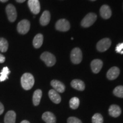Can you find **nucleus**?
<instances>
[{"mask_svg":"<svg viewBox=\"0 0 123 123\" xmlns=\"http://www.w3.org/2000/svg\"><path fill=\"white\" fill-rule=\"evenodd\" d=\"M96 15L95 13H90L86 15L81 22V25L83 27H88L92 26L96 21Z\"/></svg>","mask_w":123,"mask_h":123,"instance_id":"obj_3","label":"nucleus"},{"mask_svg":"<svg viewBox=\"0 0 123 123\" xmlns=\"http://www.w3.org/2000/svg\"><path fill=\"white\" fill-rule=\"evenodd\" d=\"M10 73L7 67H5L0 73V81H4L8 79V75Z\"/></svg>","mask_w":123,"mask_h":123,"instance_id":"obj_22","label":"nucleus"},{"mask_svg":"<svg viewBox=\"0 0 123 123\" xmlns=\"http://www.w3.org/2000/svg\"><path fill=\"white\" fill-rule=\"evenodd\" d=\"M41 59L48 67H51L56 63V58L55 56L49 52H44L42 53L41 55Z\"/></svg>","mask_w":123,"mask_h":123,"instance_id":"obj_2","label":"nucleus"},{"mask_svg":"<svg viewBox=\"0 0 123 123\" xmlns=\"http://www.w3.org/2000/svg\"><path fill=\"white\" fill-rule=\"evenodd\" d=\"M4 111V107L3 104L0 102V115H2Z\"/></svg>","mask_w":123,"mask_h":123,"instance_id":"obj_30","label":"nucleus"},{"mask_svg":"<svg viewBox=\"0 0 123 123\" xmlns=\"http://www.w3.org/2000/svg\"><path fill=\"white\" fill-rule=\"evenodd\" d=\"M6 12L7 18L9 21L11 22H13L16 20L17 17V13L15 7L12 4H8L6 7Z\"/></svg>","mask_w":123,"mask_h":123,"instance_id":"obj_4","label":"nucleus"},{"mask_svg":"<svg viewBox=\"0 0 123 123\" xmlns=\"http://www.w3.org/2000/svg\"><path fill=\"white\" fill-rule=\"evenodd\" d=\"M55 28L61 31H67L70 28V23L65 19H59L55 24Z\"/></svg>","mask_w":123,"mask_h":123,"instance_id":"obj_8","label":"nucleus"},{"mask_svg":"<svg viewBox=\"0 0 123 123\" xmlns=\"http://www.w3.org/2000/svg\"><path fill=\"white\" fill-rule=\"evenodd\" d=\"M111 41L109 38H104L98 42L96 44V48L100 52H104L110 47Z\"/></svg>","mask_w":123,"mask_h":123,"instance_id":"obj_7","label":"nucleus"},{"mask_svg":"<svg viewBox=\"0 0 123 123\" xmlns=\"http://www.w3.org/2000/svg\"><path fill=\"white\" fill-rule=\"evenodd\" d=\"M51 85L58 93H63L65 91V86L63 83L57 80H53L51 81Z\"/></svg>","mask_w":123,"mask_h":123,"instance_id":"obj_12","label":"nucleus"},{"mask_svg":"<svg viewBox=\"0 0 123 123\" xmlns=\"http://www.w3.org/2000/svg\"><path fill=\"white\" fill-rule=\"evenodd\" d=\"M28 6L34 14H38L41 10V5L38 0H29Z\"/></svg>","mask_w":123,"mask_h":123,"instance_id":"obj_9","label":"nucleus"},{"mask_svg":"<svg viewBox=\"0 0 123 123\" xmlns=\"http://www.w3.org/2000/svg\"><path fill=\"white\" fill-rule=\"evenodd\" d=\"M42 96V92L41 90H37L34 92L33 96V104L35 106H37L39 104L41 98Z\"/></svg>","mask_w":123,"mask_h":123,"instance_id":"obj_21","label":"nucleus"},{"mask_svg":"<svg viewBox=\"0 0 123 123\" xmlns=\"http://www.w3.org/2000/svg\"><path fill=\"white\" fill-rule=\"evenodd\" d=\"M103 117L100 113H95L92 117V123H103Z\"/></svg>","mask_w":123,"mask_h":123,"instance_id":"obj_25","label":"nucleus"},{"mask_svg":"<svg viewBox=\"0 0 123 123\" xmlns=\"http://www.w3.org/2000/svg\"><path fill=\"white\" fill-rule=\"evenodd\" d=\"M91 1H96V0H91Z\"/></svg>","mask_w":123,"mask_h":123,"instance_id":"obj_34","label":"nucleus"},{"mask_svg":"<svg viewBox=\"0 0 123 123\" xmlns=\"http://www.w3.org/2000/svg\"><path fill=\"white\" fill-rule=\"evenodd\" d=\"M123 50V43H119L116 47V51L118 53H120L121 51Z\"/></svg>","mask_w":123,"mask_h":123,"instance_id":"obj_28","label":"nucleus"},{"mask_svg":"<svg viewBox=\"0 0 123 123\" xmlns=\"http://www.w3.org/2000/svg\"><path fill=\"white\" fill-rule=\"evenodd\" d=\"M108 111L110 116L113 117H117L121 113L120 108L119 106L115 105V104H113V105L110 106Z\"/></svg>","mask_w":123,"mask_h":123,"instance_id":"obj_14","label":"nucleus"},{"mask_svg":"<svg viewBox=\"0 0 123 123\" xmlns=\"http://www.w3.org/2000/svg\"><path fill=\"white\" fill-rule=\"evenodd\" d=\"M49 96L51 100L55 104H59L61 101V97L59 93L55 90H50L49 92Z\"/></svg>","mask_w":123,"mask_h":123,"instance_id":"obj_15","label":"nucleus"},{"mask_svg":"<svg viewBox=\"0 0 123 123\" xmlns=\"http://www.w3.org/2000/svg\"><path fill=\"white\" fill-rule=\"evenodd\" d=\"M100 14L101 17L104 19H109L112 15V12L109 6L104 5L100 9Z\"/></svg>","mask_w":123,"mask_h":123,"instance_id":"obj_11","label":"nucleus"},{"mask_svg":"<svg viewBox=\"0 0 123 123\" xmlns=\"http://www.w3.org/2000/svg\"><path fill=\"white\" fill-rule=\"evenodd\" d=\"M72 87L79 91H83L85 89V84L81 80L74 79L71 83Z\"/></svg>","mask_w":123,"mask_h":123,"instance_id":"obj_18","label":"nucleus"},{"mask_svg":"<svg viewBox=\"0 0 123 123\" xmlns=\"http://www.w3.org/2000/svg\"><path fill=\"white\" fill-rule=\"evenodd\" d=\"M103 67V62L100 59H94L91 62V67L93 73L98 74L100 71Z\"/></svg>","mask_w":123,"mask_h":123,"instance_id":"obj_10","label":"nucleus"},{"mask_svg":"<svg viewBox=\"0 0 123 123\" xmlns=\"http://www.w3.org/2000/svg\"><path fill=\"white\" fill-rule=\"evenodd\" d=\"M16 119V113L13 111H9L5 116V123H15Z\"/></svg>","mask_w":123,"mask_h":123,"instance_id":"obj_17","label":"nucleus"},{"mask_svg":"<svg viewBox=\"0 0 123 123\" xmlns=\"http://www.w3.org/2000/svg\"><path fill=\"white\" fill-rule=\"evenodd\" d=\"M34 78L30 73H25L21 77V83L22 88L25 90H29L34 84Z\"/></svg>","mask_w":123,"mask_h":123,"instance_id":"obj_1","label":"nucleus"},{"mask_svg":"<svg viewBox=\"0 0 123 123\" xmlns=\"http://www.w3.org/2000/svg\"><path fill=\"white\" fill-rule=\"evenodd\" d=\"M71 60L74 64H79L82 60V52L79 48H75L71 53Z\"/></svg>","mask_w":123,"mask_h":123,"instance_id":"obj_6","label":"nucleus"},{"mask_svg":"<svg viewBox=\"0 0 123 123\" xmlns=\"http://www.w3.org/2000/svg\"><path fill=\"white\" fill-rule=\"evenodd\" d=\"M43 42V36L41 34H38L34 38L33 44L35 49H39L42 46Z\"/></svg>","mask_w":123,"mask_h":123,"instance_id":"obj_20","label":"nucleus"},{"mask_svg":"<svg viewBox=\"0 0 123 123\" xmlns=\"http://www.w3.org/2000/svg\"><path fill=\"white\" fill-rule=\"evenodd\" d=\"M9 44L7 40L4 38H0V51L5 53L8 49Z\"/></svg>","mask_w":123,"mask_h":123,"instance_id":"obj_23","label":"nucleus"},{"mask_svg":"<svg viewBox=\"0 0 123 123\" xmlns=\"http://www.w3.org/2000/svg\"><path fill=\"white\" fill-rule=\"evenodd\" d=\"M120 74V70L117 67H112L108 71L107 74V77L109 80L116 79Z\"/></svg>","mask_w":123,"mask_h":123,"instance_id":"obj_13","label":"nucleus"},{"mask_svg":"<svg viewBox=\"0 0 123 123\" xmlns=\"http://www.w3.org/2000/svg\"><path fill=\"white\" fill-rule=\"evenodd\" d=\"M5 61V57L1 54H0V63H2Z\"/></svg>","mask_w":123,"mask_h":123,"instance_id":"obj_29","label":"nucleus"},{"mask_svg":"<svg viewBox=\"0 0 123 123\" xmlns=\"http://www.w3.org/2000/svg\"><path fill=\"white\" fill-rule=\"evenodd\" d=\"M69 104H70V107L71 108L73 109V110H76L79 106V99L76 97H74V98L71 99Z\"/></svg>","mask_w":123,"mask_h":123,"instance_id":"obj_24","label":"nucleus"},{"mask_svg":"<svg viewBox=\"0 0 123 123\" xmlns=\"http://www.w3.org/2000/svg\"><path fill=\"white\" fill-rule=\"evenodd\" d=\"M30 28V23L28 20L24 19L18 24L17 31L21 34H25L28 33Z\"/></svg>","mask_w":123,"mask_h":123,"instance_id":"obj_5","label":"nucleus"},{"mask_svg":"<svg viewBox=\"0 0 123 123\" xmlns=\"http://www.w3.org/2000/svg\"><path fill=\"white\" fill-rule=\"evenodd\" d=\"M67 123H82L80 120L75 117H70L67 119Z\"/></svg>","mask_w":123,"mask_h":123,"instance_id":"obj_27","label":"nucleus"},{"mask_svg":"<svg viewBox=\"0 0 123 123\" xmlns=\"http://www.w3.org/2000/svg\"><path fill=\"white\" fill-rule=\"evenodd\" d=\"M113 93L114 95L119 97V98H123V86H119L116 87L114 90H113Z\"/></svg>","mask_w":123,"mask_h":123,"instance_id":"obj_26","label":"nucleus"},{"mask_svg":"<svg viewBox=\"0 0 123 123\" xmlns=\"http://www.w3.org/2000/svg\"><path fill=\"white\" fill-rule=\"evenodd\" d=\"M42 118L46 123H56V117L52 112H44L42 115Z\"/></svg>","mask_w":123,"mask_h":123,"instance_id":"obj_16","label":"nucleus"},{"mask_svg":"<svg viewBox=\"0 0 123 123\" xmlns=\"http://www.w3.org/2000/svg\"><path fill=\"white\" fill-rule=\"evenodd\" d=\"M7 1H9V0H0V1H1V2H7Z\"/></svg>","mask_w":123,"mask_h":123,"instance_id":"obj_33","label":"nucleus"},{"mask_svg":"<svg viewBox=\"0 0 123 123\" xmlns=\"http://www.w3.org/2000/svg\"><path fill=\"white\" fill-rule=\"evenodd\" d=\"M21 123H30V122L27 120H23L22 121H21Z\"/></svg>","mask_w":123,"mask_h":123,"instance_id":"obj_32","label":"nucleus"},{"mask_svg":"<svg viewBox=\"0 0 123 123\" xmlns=\"http://www.w3.org/2000/svg\"><path fill=\"white\" fill-rule=\"evenodd\" d=\"M51 15L50 12L47 10L44 11L43 13H42V15H41V18H40V24L42 26H46L49 24L50 21Z\"/></svg>","mask_w":123,"mask_h":123,"instance_id":"obj_19","label":"nucleus"},{"mask_svg":"<svg viewBox=\"0 0 123 123\" xmlns=\"http://www.w3.org/2000/svg\"><path fill=\"white\" fill-rule=\"evenodd\" d=\"M15 1H17V2H19V3H22L25 2V1H26V0H15Z\"/></svg>","mask_w":123,"mask_h":123,"instance_id":"obj_31","label":"nucleus"}]
</instances>
